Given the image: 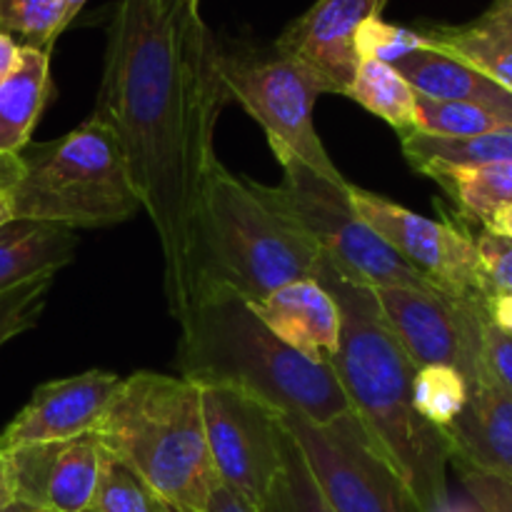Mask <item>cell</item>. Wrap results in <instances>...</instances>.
<instances>
[{"label":"cell","mask_w":512,"mask_h":512,"mask_svg":"<svg viewBox=\"0 0 512 512\" xmlns=\"http://www.w3.org/2000/svg\"><path fill=\"white\" fill-rule=\"evenodd\" d=\"M400 148L408 163L423 175L435 170L508 163L512 160V128L475 135V138H438V135L408 130L400 133Z\"/></svg>","instance_id":"22"},{"label":"cell","mask_w":512,"mask_h":512,"mask_svg":"<svg viewBox=\"0 0 512 512\" xmlns=\"http://www.w3.org/2000/svg\"><path fill=\"white\" fill-rule=\"evenodd\" d=\"M120 380L108 370H85L38 385L30 403L0 433V453L95 433Z\"/></svg>","instance_id":"15"},{"label":"cell","mask_w":512,"mask_h":512,"mask_svg":"<svg viewBox=\"0 0 512 512\" xmlns=\"http://www.w3.org/2000/svg\"><path fill=\"white\" fill-rule=\"evenodd\" d=\"M283 180L268 185L275 203L320 250L325 263L343 278L365 288L438 290L413 265L405 263L353 210L348 185H335L305 165L280 163Z\"/></svg>","instance_id":"7"},{"label":"cell","mask_w":512,"mask_h":512,"mask_svg":"<svg viewBox=\"0 0 512 512\" xmlns=\"http://www.w3.org/2000/svg\"><path fill=\"white\" fill-rule=\"evenodd\" d=\"M55 275L58 273L38 275V278H30L0 293V348L38 323L45 303H48Z\"/></svg>","instance_id":"30"},{"label":"cell","mask_w":512,"mask_h":512,"mask_svg":"<svg viewBox=\"0 0 512 512\" xmlns=\"http://www.w3.org/2000/svg\"><path fill=\"white\" fill-rule=\"evenodd\" d=\"M228 100L220 48L200 3L163 10L158 0H118L93 115L123 145L163 253V290L175 323L200 285V190L218 158L215 125Z\"/></svg>","instance_id":"1"},{"label":"cell","mask_w":512,"mask_h":512,"mask_svg":"<svg viewBox=\"0 0 512 512\" xmlns=\"http://www.w3.org/2000/svg\"><path fill=\"white\" fill-rule=\"evenodd\" d=\"M320 493L335 512H408L403 488L353 413L325 425L283 415Z\"/></svg>","instance_id":"11"},{"label":"cell","mask_w":512,"mask_h":512,"mask_svg":"<svg viewBox=\"0 0 512 512\" xmlns=\"http://www.w3.org/2000/svg\"><path fill=\"white\" fill-rule=\"evenodd\" d=\"M90 512H175L138 473L105 453Z\"/></svg>","instance_id":"26"},{"label":"cell","mask_w":512,"mask_h":512,"mask_svg":"<svg viewBox=\"0 0 512 512\" xmlns=\"http://www.w3.org/2000/svg\"><path fill=\"white\" fill-rule=\"evenodd\" d=\"M475 250L490 303L500 295H512V238L483 228L475 235Z\"/></svg>","instance_id":"32"},{"label":"cell","mask_w":512,"mask_h":512,"mask_svg":"<svg viewBox=\"0 0 512 512\" xmlns=\"http://www.w3.org/2000/svg\"><path fill=\"white\" fill-rule=\"evenodd\" d=\"M512 128L505 118L470 103H448L418 95L415 105V128L418 133L438 135V138H475V135L495 133Z\"/></svg>","instance_id":"27"},{"label":"cell","mask_w":512,"mask_h":512,"mask_svg":"<svg viewBox=\"0 0 512 512\" xmlns=\"http://www.w3.org/2000/svg\"><path fill=\"white\" fill-rule=\"evenodd\" d=\"M388 0H318L275 40V53L320 75L328 93L345 95L360 68L355 38L365 20L380 18Z\"/></svg>","instance_id":"14"},{"label":"cell","mask_w":512,"mask_h":512,"mask_svg":"<svg viewBox=\"0 0 512 512\" xmlns=\"http://www.w3.org/2000/svg\"><path fill=\"white\" fill-rule=\"evenodd\" d=\"M260 512H335L325 495L320 493L303 453L293 435L288 433V448H285V465L275 483L273 493L265 500Z\"/></svg>","instance_id":"29"},{"label":"cell","mask_w":512,"mask_h":512,"mask_svg":"<svg viewBox=\"0 0 512 512\" xmlns=\"http://www.w3.org/2000/svg\"><path fill=\"white\" fill-rule=\"evenodd\" d=\"M3 193L13 218L70 230L125 223L143 210L118 135L95 115L63 138L25 145Z\"/></svg>","instance_id":"6"},{"label":"cell","mask_w":512,"mask_h":512,"mask_svg":"<svg viewBox=\"0 0 512 512\" xmlns=\"http://www.w3.org/2000/svg\"><path fill=\"white\" fill-rule=\"evenodd\" d=\"M413 403L420 418L448 430L468 403V380L448 365H428L415 370Z\"/></svg>","instance_id":"25"},{"label":"cell","mask_w":512,"mask_h":512,"mask_svg":"<svg viewBox=\"0 0 512 512\" xmlns=\"http://www.w3.org/2000/svg\"><path fill=\"white\" fill-rule=\"evenodd\" d=\"M183 3H200V0H158V5L163 10L175 8V5H183Z\"/></svg>","instance_id":"43"},{"label":"cell","mask_w":512,"mask_h":512,"mask_svg":"<svg viewBox=\"0 0 512 512\" xmlns=\"http://www.w3.org/2000/svg\"><path fill=\"white\" fill-rule=\"evenodd\" d=\"M425 48V40L420 30L400 28V25L385 23L383 18L365 20L363 28L355 38V50L360 60H380V63H398L413 50Z\"/></svg>","instance_id":"31"},{"label":"cell","mask_w":512,"mask_h":512,"mask_svg":"<svg viewBox=\"0 0 512 512\" xmlns=\"http://www.w3.org/2000/svg\"><path fill=\"white\" fill-rule=\"evenodd\" d=\"M488 315L500 330L512 335V295H500V298H495L493 303H490Z\"/></svg>","instance_id":"36"},{"label":"cell","mask_w":512,"mask_h":512,"mask_svg":"<svg viewBox=\"0 0 512 512\" xmlns=\"http://www.w3.org/2000/svg\"><path fill=\"white\" fill-rule=\"evenodd\" d=\"M463 480V488L478 505L480 512H512V485L505 480L485 475L468 465H455Z\"/></svg>","instance_id":"33"},{"label":"cell","mask_w":512,"mask_h":512,"mask_svg":"<svg viewBox=\"0 0 512 512\" xmlns=\"http://www.w3.org/2000/svg\"><path fill=\"white\" fill-rule=\"evenodd\" d=\"M85 3H88V0H65V23H73V20L78 18L80 10L85 8Z\"/></svg>","instance_id":"41"},{"label":"cell","mask_w":512,"mask_h":512,"mask_svg":"<svg viewBox=\"0 0 512 512\" xmlns=\"http://www.w3.org/2000/svg\"><path fill=\"white\" fill-rule=\"evenodd\" d=\"M200 283L215 280L248 303L293 280L318 278L323 255L268 193L218 158L208 168L198 210Z\"/></svg>","instance_id":"5"},{"label":"cell","mask_w":512,"mask_h":512,"mask_svg":"<svg viewBox=\"0 0 512 512\" xmlns=\"http://www.w3.org/2000/svg\"><path fill=\"white\" fill-rule=\"evenodd\" d=\"M315 280L338 300L343 315L340 348L330 365L350 413L398 478L410 512H448V438L415 410L418 368L385 323L373 288L343 278L325 260Z\"/></svg>","instance_id":"2"},{"label":"cell","mask_w":512,"mask_h":512,"mask_svg":"<svg viewBox=\"0 0 512 512\" xmlns=\"http://www.w3.org/2000/svg\"><path fill=\"white\" fill-rule=\"evenodd\" d=\"M13 503L35 512H90L105 448L95 433L3 450Z\"/></svg>","instance_id":"13"},{"label":"cell","mask_w":512,"mask_h":512,"mask_svg":"<svg viewBox=\"0 0 512 512\" xmlns=\"http://www.w3.org/2000/svg\"><path fill=\"white\" fill-rule=\"evenodd\" d=\"M50 98V50L20 45L15 68L0 83V155L15 158Z\"/></svg>","instance_id":"21"},{"label":"cell","mask_w":512,"mask_h":512,"mask_svg":"<svg viewBox=\"0 0 512 512\" xmlns=\"http://www.w3.org/2000/svg\"><path fill=\"white\" fill-rule=\"evenodd\" d=\"M483 350L490 373L512 393V335L500 330L490 318L483 325Z\"/></svg>","instance_id":"34"},{"label":"cell","mask_w":512,"mask_h":512,"mask_svg":"<svg viewBox=\"0 0 512 512\" xmlns=\"http://www.w3.org/2000/svg\"><path fill=\"white\" fill-rule=\"evenodd\" d=\"M443 433L455 465L512 485V393L490 368L468 383V403Z\"/></svg>","instance_id":"16"},{"label":"cell","mask_w":512,"mask_h":512,"mask_svg":"<svg viewBox=\"0 0 512 512\" xmlns=\"http://www.w3.org/2000/svg\"><path fill=\"white\" fill-rule=\"evenodd\" d=\"M95 435L175 512H205L218 490L200 385L180 375L138 370L120 380Z\"/></svg>","instance_id":"4"},{"label":"cell","mask_w":512,"mask_h":512,"mask_svg":"<svg viewBox=\"0 0 512 512\" xmlns=\"http://www.w3.org/2000/svg\"><path fill=\"white\" fill-rule=\"evenodd\" d=\"M373 293L385 323L415 368L448 365L468 383L488 370L483 350L488 310L450 298L443 290L375 288Z\"/></svg>","instance_id":"12"},{"label":"cell","mask_w":512,"mask_h":512,"mask_svg":"<svg viewBox=\"0 0 512 512\" xmlns=\"http://www.w3.org/2000/svg\"><path fill=\"white\" fill-rule=\"evenodd\" d=\"M220 80L235 100L263 128L278 163L305 165L335 185H348L330 160L313 123V110L328 85L285 55L225 53L220 50Z\"/></svg>","instance_id":"8"},{"label":"cell","mask_w":512,"mask_h":512,"mask_svg":"<svg viewBox=\"0 0 512 512\" xmlns=\"http://www.w3.org/2000/svg\"><path fill=\"white\" fill-rule=\"evenodd\" d=\"M0 512H35V510L25 508V505H20V503H8L5 508H0Z\"/></svg>","instance_id":"44"},{"label":"cell","mask_w":512,"mask_h":512,"mask_svg":"<svg viewBox=\"0 0 512 512\" xmlns=\"http://www.w3.org/2000/svg\"><path fill=\"white\" fill-rule=\"evenodd\" d=\"M348 195L355 213L435 288L463 303L490 308L475 235L463 223L425 218L353 183L348 185Z\"/></svg>","instance_id":"10"},{"label":"cell","mask_w":512,"mask_h":512,"mask_svg":"<svg viewBox=\"0 0 512 512\" xmlns=\"http://www.w3.org/2000/svg\"><path fill=\"white\" fill-rule=\"evenodd\" d=\"M13 173H15V158H5V155H0V188H5V185L10 183Z\"/></svg>","instance_id":"39"},{"label":"cell","mask_w":512,"mask_h":512,"mask_svg":"<svg viewBox=\"0 0 512 512\" xmlns=\"http://www.w3.org/2000/svg\"><path fill=\"white\" fill-rule=\"evenodd\" d=\"M200 403L220 485L260 512L285 465L283 413L233 385H200Z\"/></svg>","instance_id":"9"},{"label":"cell","mask_w":512,"mask_h":512,"mask_svg":"<svg viewBox=\"0 0 512 512\" xmlns=\"http://www.w3.org/2000/svg\"><path fill=\"white\" fill-rule=\"evenodd\" d=\"M20 55V43L15 38H10L8 33H0V83L5 80V75L15 68Z\"/></svg>","instance_id":"37"},{"label":"cell","mask_w":512,"mask_h":512,"mask_svg":"<svg viewBox=\"0 0 512 512\" xmlns=\"http://www.w3.org/2000/svg\"><path fill=\"white\" fill-rule=\"evenodd\" d=\"M265 328L295 353L315 363H330L340 348L343 315L340 305L318 280L285 283L250 303Z\"/></svg>","instance_id":"17"},{"label":"cell","mask_w":512,"mask_h":512,"mask_svg":"<svg viewBox=\"0 0 512 512\" xmlns=\"http://www.w3.org/2000/svg\"><path fill=\"white\" fill-rule=\"evenodd\" d=\"M458 205L465 220L485 225L503 205H512V160L478 168L435 170L428 175Z\"/></svg>","instance_id":"23"},{"label":"cell","mask_w":512,"mask_h":512,"mask_svg":"<svg viewBox=\"0 0 512 512\" xmlns=\"http://www.w3.org/2000/svg\"><path fill=\"white\" fill-rule=\"evenodd\" d=\"M178 328L175 368L190 383L233 385L315 425L350 413L333 365L288 348L228 285L203 280Z\"/></svg>","instance_id":"3"},{"label":"cell","mask_w":512,"mask_h":512,"mask_svg":"<svg viewBox=\"0 0 512 512\" xmlns=\"http://www.w3.org/2000/svg\"><path fill=\"white\" fill-rule=\"evenodd\" d=\"M75 230L55 223L10 218L0 225V293L38 278L58 273L73 260Z\"/></svg>","instance_id":"20"},{"label":"cell","mask_w":512,"mask_h":512,"mask_svg":"<svg viewBox=\"0 0 512 512\" xmlns=\"http://www.w3.org/2000/svg\"><path fill=\"white\" fill-rule=\"evenodd\" d=\"M10 218H13V215H10V205H8V198H5V193H3V190H0V225H3V223H8Z\"/></svg>","instance_id":"42"},{"label":"cell","mask_w":512,"mask_h":512,"mask_svg":"<svg viewBox=\"0 0 512 512\" xmlns=\"http://www.w3.org/2000/svg\"><path fill=\"white\" fill-rule=\"evenodd\" d=\"M65 28V0H0V33L20 45L50 50Z\"/></svg>","instance_id":"28"},{"label":"cell","mask_w":512,"mask_h":512,"mask_svg":"<svg viewBox=\"0 0 512 512\" xmlns=\"http://www.w3.org/2000/svg\"><path fill=\"white\" fill-rule=\"evenodd\" d=\"M205 512H255V510L250 508V505H245L238 495L230 493L228 488L218 485V490H215L213 498H210Z\"/></svg>","instance_id":"35"},{"label":"cell","mask_w":512,"mask_h":512,"mask_svg":"<svg viewBox=\"0 0 512 512\" xmlns=\"http://www.w3.org/2000/svg\"><path fill=\"white\" fill-rule=\"evenodd\" d=\"M8 503H13V495H10L8 478H5V468H3V455H0V508H5Z\"/></svg>","instance_id":"40"},{"label":"cell","mask_w":512,"mask_h":512,"mask_svg":"<svg viewBox=\"0 0 512 512\" xmlns=\"http://www.w3.org/2000/svg\"><path fill=\"white\" fill-rule=\"evenodd\" d=\"M425 45L463 60L512 93V0H493L465 25H430L420 30Z\"/></svg>","instance_id":"19"},{"label":"cell","mask_w":512,"mask_h":512,"mask_svg":"<svg viewBox=\"0 0 512 512\" xmlns=\"http://www.w3.org/2000/svg\"><path fill=\"white\" fill-rule=\"evenodd\" d=\"M393 68L423 98L480 105L512 125V93L453 55L425 45L393 63Z\"/></svg>","instance_id":"18"},{"label":"cell","mask_w":512,"mask_h":512,"mask_svg":"<svg viewBox=\"0 0 512 512\" xmlns=\"http://www.w3.org/2000/svg\"><path fill=\"white\" fill-rule=\"evenodd\" d=\"M483 228L490 230V233H498V235H505V238H512V205H503V208L495 210Z\"/></svg>","instance_id":"38"},{"label":"cell","mask_w":512,"mask_h":512,"mask_svg":"<svg viewBox=\"0 0 512 512\" xmlns=\"http://www.w3.org/2000/svg\"><path fill=\"white\" fill-rule=\"evenodd\" d=\"M345 98L355 100L365 110L383 118L398 133H408L415 128L418 93L393 65L380 63V60H360V68Z\"/></svg>","instance_id":"24"},{"label":"cell","mask_w":512,"mask_h":512,"mask_svg":"<svg viewBox=\"0 0 512 512\" xmlns=\"http://www.w3.org/2000/svg\"><path fill=\"white\" fill-rule=\"evenodd\" d=\"M0 190H3V188H0Z\"/></svg>","instance_id":"45"}]
</instances>
